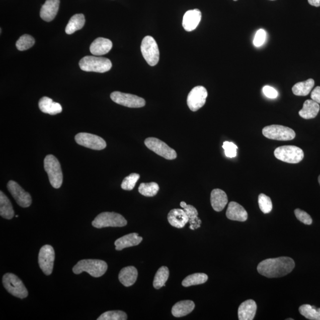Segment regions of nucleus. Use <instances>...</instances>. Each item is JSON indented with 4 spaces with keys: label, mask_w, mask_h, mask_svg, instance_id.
<instances>
[{
    "label": "nucleus",
    "mask_w": 320,
    "mask_h": 320,
    "mask_svg": "<svg viewBox=\"0 0 320 320\" xmlns=\"http://www.w3.org/2000/svg\"><path fill=\"white\" fill-rule=\"evenodd\" d=\"M295 262L288 257L264 260L258 266V272L269 278H281L291 273L295 268Z\"/></svg>",
    "instance_id": "1"
},
{
    "label": "nucleus",
    "mask_w": 320,
    "mask_h": 320,
    "mask_svg": "<svg viewBox=\"0 0 320 320\" xmlns=\"http://www.w3.org/2000/svg\"><path fill=\"white\" fill-rule=\"evenodd\" d=\"M108 270V265L105 261L101 260L85 259L79 261L72 269L76 275H79L83 272L88 273L95 278L101 277L105 274Z\"/></svg>",
    "instance_id": "2"
},
{
    "label": "nucleus",
    "mask_w": 320,
    "mask_h": 320,
    "mask_svg": "<svg viewBox=\"0 0 320 320\" xmlns=\"http://www.w3.org/2000/svg\"><path fill=\"white\" fill-rule=\"evenodd\" d=\"M79 66L83 71L104 73L112 68V62L108 58L86 56L79 62Z\"/></svg>",
    "instance_id": "3"
},
{
    "label": "nucleus",
    "mask_w": 320,
    "mask_h": 320,
    "mask_svg": "<svg viewBox=\"0 0 320 320\" xmlns=\"http://www.w3.org/2000/svg\"><path fill=\"white\" fill-rule=\"evenodd\" d=\"M44 168L53 188L59 189L62 184L63 175L58 159L54 155H48L44 159Z\"/></svg>",
    "instance_id": "4"
},
{
    "label": "nucleus",
    "mask_w": 320,
    "mask_h": 320,
    "mask_svg": "<svg viewBox=\"0 0 320 320\" xmlns=\"http://www.w3.org/2000/svg\"><path fill=\"white\" fill-rule=\"evenodd\" d=\"M127 225V221L119 213L102 212L96 216L92 225L97 228L105 227H122Z\"/></svg>",
    "instance_id": "5"
},
{
    "label": "nucleus",
    "mask_w": 320,
    "mask_h": 320,
    "mask_svg": "<svg viewBox=\"0 0 320 320\" xmlns=\"http://www.w3.org/2000/svg\"><path fill=\"white\" fill-rule=\"evenodd\" d=\"M275 157L281 161L296 164L304 157L302 149L296 146L285 145L276 148L274 151Z\"/></svg>",
    "instance_id": "6"
},
{
    "label": "nucleus",
    "mask_w": 320,
    "mask_h": 320,
    "mask_svg": "<svg viewBox=\"0 0 320 320\" xmlns=\"http://www.w3.org/2000/svg\"><path fill=\"white\" fill-rule=\"evenodd\" d=\"M3 283L7 291L17 298L24 299L28 296V291L25 285L13 273H6L3 276Z\"/></svg>",
    "instance_id": "7"
},
{
    "label": "nucleus",
    "mask_w": 320,
    "mask_h": 320,
    "mask_svg": "<svg viewBox=\"0 0 320 320\" xmlns=\"http://www.w3.org/2000/svg\"><path fill=\"white\" fill-rule=\"evenodd\" d=\"M263 135L266 138L276 141H291L295 138V132L286 126L273 125L266 126L262 130Z\"/></svg>",
    "instance_id": "8"
},
{
    "label": "nucleus",
    "mask_w": 320,
    "mask_h": 320,
    "mask_svg": "<svg viewBox=\"0 0 320 320\" xmlns=\"http://www.w3.org/2000/svg\"><path fill=\"white\" fill-rule=\"evenodd\" d=\"M141 50L143 57L150 66L158 64L159 59V51L157 43L152 36H146L143 39Z\"/></svg>",
    "instance_id": "9"
},
{
    "label": "nucleus",
    "mask_w": 320,
    "mask_h": 320,
    "mask_svg": "<svg viewBox=\"0 0 320 320\" xmlns=\"http://www.w3.org/2000/svg\"><path fill=\"white\" fill-rule=\"evenodd\" d=\"M144 143L146 147L167 159L172 160L177 157L175 150L170 147L168 144L159 139L148 138L145 139Z\"/></svg>",
    "instance_id": "10"
},
{
    "label": "nucleus",
    "mask_w": 320,
    "mask_h": 320,
    "mask_svg": "<svg viewBox=\"0 0 320 320\" xmlns=\"http://www.w3.org/2000/svg\"><path fill=\"white\" fill-rule=\"evenodd\" d=\"M111 98L117 104L130 108H142L145 105V101L144 99L128 93L114 92L111 93Z\"/></svg>",
    "instance_id": "11"
},
{
    "label": "nucleus",
    "mask_w": 320,
    "mask_h": 320,
    "mask_svg": "<svg viewBox=\"0 0 320 320\" xmlns=\"http://www.w3.org/2000/svg\"><path fill=\"white\" fill-rule=\"evenodd\" d=\"M55 251L51 246H43L40 250L38 262L40 268L46 275H50L53 271L55 261Z\"/></svg>",
    "instance_id": "12"
},
{
    "label": "nucleus",
    "mask_w": 320,
    "mask_h": 320,
    "mask_svg": "<svg viewBox=\"0 0 320 320\" xmlns=\"http://www.w3.org/2000/svg\"><path fill=\"white\" fill-rule=\"evenodd\" d=\"M207 97L208 92L204 87H195L189 93L187 99L189 109L193 112L198 111L205 105Z\"/></svg>",
    "instance_id": "13"
},
{
    "label": "nucleus",
    "mask_w": 320,
    "mask_h": 320,
    "mask_svg": "<svg viewBox=\"0 0 320 320\" xmlns=\"http://www.w3.org/2000/svg\"><path fill=\"white\" fill-rule=\"evenodd\" d=\"M75 140L79 145L92 149L102 150L106 147V142L104 139L91 133H79L75 135Z\"/></svg>",
    "instance_id": "14"
},
{
    "label": "nucleus",
    "mask_w": 320,
    "mask_h": 320,
    "mask_svg": "<svg viewBox=\"0 0 320 320\" xmlns=\"http://www.w3.org/2000/svg\"><path fill=\"white\" fill-rule=\"evenodd\" d=\"M8 189L19 206L28 208L32 204V197L18 183L11 181L8 183Z\"/></svg>",
    "instance_id": "15"
},
{
    "label": "nucleus",
    "mask_w": 320,
    "mask_h": 320,
    "mask_svg": "<svg viewBox=\"0 0 320 320\" xmlns=\"http://www.w3.org/2000/svg\"><path fill=\"white\" fill-rule=\"evenodd\" d=\"M202 13L198 9L186 12L183 16L182 25L185 31L191 32L197 28L201 21Z\"/></svg>",
    "instance_id": "16"
},
{
    "label": "nucleus",
    "mask_w": 320,
    "mask_h": 320,
    "mask_svg": "<svg viewBox=\"0 0 320 320\" xmlns=\"http://www.w3.org/2000/svg\"><path fill=\"white\" fill-rule=\"evenodd\" d=\"M226 216L230 220L239 222H245L248 218V212L246 209L235 202L229 203Z\"/></svg>",
    "instance_id": "17"
},
{
    "label": "nucleus",
    "mask_w": 320,
    "mask_h": 320,
    "mask_svg": "<svg viewBox=\"0 0 320 320\" xmlns=\"http://www.w3.org/2000/svg\"><path fill=\"white\" fill-rule=\"evenodd\" d=\"M59 3V0H46L40 12L42 19L48 22L53 21L57 15Z\"/></svg>",
    "instance_id": "18"
},
{
    "label": "nucleus",
    "mask_w": 320,
    "mask_h": 320,
    "mask_svg": "<svg viewBox=\"0 0 320 320\" xmlns=\"http://www.w3.org/2000/svg\"><path fill=\"white\" fill-rule=\"evenodd\" d=\"M168 221L172 226L178 228H182L189 221L188 215L182 209H173L168 214Z\"/></svg>",
    "instance_id": "19"
},
{
    "label": "nucleus",
    "mask_w": 320,
    "mask_h": 320,
    "mask_svg": "<svg viewBox=\"0 0 320 320\" xmlns=\"http://www.w3.org/2000/svg\"><path fill=\"white\" fill-rule=\"evenodd\" d=\"M113 47L111 40L104 38H98L93 42L90 51L93 55L101 56L108 53Z\"/></svg>",
    "instance_id": "20"
},
{
    "label": "nucleus",
    "mask_w": 320,
    "mask_h": 320,
    "mask_svg": "<svg viewBox=\"0 0 320 320\" xmlns=\"http://www.w3.org/2000/svg\"><path fill=\"white\" fill-rule=\"evenodd\" d=\"M257 311L256 302L253 299H248L242 303L238 310L239 320H252L254 319Z\"/></svg>",
    "instance_id": "21"
},
{
    "label": "nucleus",
    "mask_w": 320,
    "mask_h": 320,
    "mask_svg": "<svg viewBox=\"0 0 320 320\" xmlns=\"http://www.w3.org/2000/svg\"><path fill=\"white\" fill-rule=\"evenodd\" d=\"M142 241V237L139 236L137 233H131L116 240L115 245L116 250L118 251H122L125 248L138 246Z\"/></svg>",
    "instance_id": "22"
},
{
    "label": "nucleus",
    "mask_w": 320,
    "mask_h": 320,
    "mask_svg": "<svg viewBox=\"0 0 320 320\" xmlns=\"http://www.w3.org/2000/svg\"><path fill=\"white\" fill-rule=\"evenodd\" d=\"M212 207L216 212H221L228 203V197L225 192L219 189H213L211 194Z\"/></svg>",
    "instance_id": "23"
},
{
    "label": "nucleus",
    "mask_w": 320,
    "mask_h": 320,
    "mask_svg": "<svg viewBox=\"0 0 320 320\" xmlns=\"http://www.w3.org/2000/svg\"><path fill=\"white\" fill-rule=\"evenodd\" d=\"M137 278V269L133 266H128L123 268L119 274L120 282L126 287L134 284Z\"/></svg>",
    "instance_id": "24"
},
{
    "label": "nucleus",
    "mask_w": 320,
    "mask_h": 320,
    "mask_svg": "<svg viewBox=\"0 0 320 320\" xmlns=\"http://www.w3.org/2000/svg\"><path fill=\"white\" fill-rule=\"evenodd\" d=\"M39 108L43 113L51 115L58 114L62 111L61 105L58 103L53 102L48 97H43L40 99Z\"/></svg>",
    "instance_id": "25"
},
{
    "label": "nucleus",
    "mask_w": 320,
    "mask_h": 320,
    "mask_svg": "<svg viewBox=\"0 0 320 320\" xmlns=\"http://www.w3.org/2000/svg\"><path fill=\"white\" fill-rule=\"evenodd\" d=\"M195 307V303L191 300H185L176 303L173 306L172 312L175 317H182L188 315Z\"/></svg>",
    "instance_id": "26"
},
{
    "label": "nucleus",
    "mask_w": 320,
    "mask_h": 320,
    "mask_svg": "<svg viewBox=\"0 0 320 320\" xmlns=\"http://www.w3.org/2000/svg\"><path fill=\"white\" fill-rule=\"evenodd\" d=\"M319 111V105L318 103L312 100L306 101L303 108L299 112V115L305 119L315 118Z\"/></svg>",
    "instance_id": "27"
},
{
    "label": "nucleus",
    "mask_w": 320,
    "mask_h": 320,
    "mask_svg": "<svg viewBox=\"0 0 320 320\" xmlns=\"http://www.w3.org/2000/svg\"><path fill=\"white\" fill-rule=\"evenodd\" d=\"M0 215L7 219H11L15 216L11 201L2 191L0 192Z\"/></svg>",
    "instance_id": "28"
},
{
    "label": "nucleus",
    "mask_w": 320,
    "mask_h": 320,
    "mask_svg": "<svg viewBox=\"0 0 320 320\" xmlns=\"http://www.w3.org/2000/svg\"><path fill=\"white\" fill-rule=\"evenodd\" d=\"M85 17L83 14H76L70 19L65 28L66 34L71 35L78 30L82 29L85 25Z\"/></svg>",
    "instance_id": "29"
},
{
    "label": "nucleus",
    "mask_w": 320,
    "mask_h": 320,
    "mask_svg": "<svg viewBox=\"0 0 320 320\" xmlns=\"http://www.w3.org/2000/svg\"><path fill=\"white\" fill-rule=\"evenodd\" d=\"M315 84L314 80L310 78L305 82L296 83L292 88L293 94L298 96H305L311 92Z\"/></svg>",
    "instance_id": "30"
},
{
    "label": "nucleus",
    "mask_w": 320,
    "mask_h": 320,
    "mask_svg": "<svg viewBox=\"0 0 320 320\" xmlns=\"http://www.w3.org/2000/svg\"><path fill=\"white\" fill-rule=\"evenodd\" d=\"M188 215L190 222V228L194 230L197 229L201 226L202 223L201 220L198 217V212L194 206L186 204L184 208H183Z\"/></svg>",
    "instance_id": "31"
},
{
    "label": "nucleus",
    "mask_w": 320,
    "mask_h": 320,
    "mask_svg": "<svg viewBox=\"0 0 320 320\" xmlns=\"http://www.w3.org/2000/svg\"><path fill=\"white\" fill-rule=\"evenodd\" d=\"M208 276L205 273H194L187 276L182 282V285L185 287L189 286L203 284L208 281Z\"/></svg>",
    "instance_id": "32"
},
{
    "label": "nucleus",
    "mask_w": 320,
    "mask_h": 320,
    "mask_svg": "<svg viewBox=\"0 0 320 320\" xmlns=\"http://www.w3.org/2000/svg\"><path fill=\"white\" fill-rule=\"evenodd\" d=\"M169 273L168 267L162 266L158 270L156 273L154 282H153V286H154V288L159 289L163 286H166V282L169 277Z\"/></svg>",
    "instance_id": "33"
},
{
    "label": "nucleus",
    "mask_w": 320,
    "mask_h": 320,
    "mask_svg": "<svg viewBox=\"0 0 320 320\" xmlns=\"http://www.w3.org/2000/svg\"><path fill=\"white\" fill-rule=\"evenodd\" d=\"M300 314L311 320H320V308L309 304L302 305L299 308Z\"/></svg>",
    "instance_id": "34"
},
{
    "label": "nucleus",
    "mask_w": 320,
    "mask_h": 320,
    "mask_svg": "<svg viewBox=\"0 0 320 320\" xmlns=\"http://www.w3.org/2000/svg\"><path fill=\"white\" fill-rule=\"evenodd\" d=\"M159 189V186L156 183H142L139 186L138 191L143 196L152 197L157 194Z\"/></svg>",
    "instance_id": "35"
},
{
    "label": "nucleus",
    "mask_w": 320,
    "mask_h": 320,
    "mask_svg": "<svg viewBox=\"0 0 320 320\" xmlns=\"http://www.w3.org/2000/svg\"><path fill=\"white\" fill-rule=\"evenodd\" d=\"M35 40L32 36L23 35L16 42V47L19 51H23L28 50L34 45Z\"/></svg>",
    "instance_id": "36"
},
{
    "label": "nucleus",
    "mask_w": 320,
    "mask_h": 320,
    "mask_svg": "<svg viewBox=\"0 0 320 320\" xmlns=\"http://www.w3.org/2000/svg\"><path fill=\"white\" fill-rule=\"evenodd\" d=\"M127 315L122 311H109L102 314L98 320H126L128 319Z\"/></svg>",
    "instance_id": "37"
},
{
    "label": "nucleus",
    "mask_w": 320,
    "mask_h": 320,
    "mask_svg": "<svg viewBox=\"0 0 320 320\" xmlns=\"http://www.w3.org/2000/svg\"><path fill=\"white\" fill-rule=\"evenodd\" d=\"M140 178L137 173H132L123 179L121 184V188L125 191H132L135 188L136 183Z\"/></svg>",
    "instance_id": "38"
},
{
    "label": "nucleus",
    "mask_w": 320,
    "mask_h": 320,
    "mask_svg": "<svg viewBox=\"0 0 320 320\" xmlns=\"http://www.w3.org/2000/svg\"><path fill=\"white\" fill-rule=\"evenodd\" d=\"M258 202L259 208L263 213H269L272 211L273 205L269 196L261 193L259 196Z\"/></svg>",
    "instance_id": "39"
},
{
    "label": "nucleus",
    "mask_w": 320,
    "mask_h": 320,
    "mask_svg": "<svg viewBox=\"0 0 320 320\" xmlns=\"http://www.w3.org/2000/svg\"><path fill=\"white\" fill-rule=\"evenodd\" d=\"M223 149H224L225 154L227 157L234 158L236 155V149L238 147L233 142L225 141L222 145Z\"/></svg>",
    "instance_id": "40"
},
{
    "label": "nucleus",
    "mask_w": 320,
    "mask_h": 320,
    "mask_svg": "<svg viewBox=\"0 0 320 320\" xmlns=\"http://www.w3.org/2000/svg\"><path fill=\"white\" fill-rule=\"evenodd\" d=\"M294 212L296 218L299 221L304 223L306 225H311L312 224V219L308 213L300 209H296Z\"/></svg>",
    "instance_id": "41"
},
{
    "label": "nucleus",
    "mask_w": 320,
    "mask_h": 320,
    "mask_svg": "<svg viewBox=\"0 0 320 320\" xmlns=\"http://www.w3.org/2000/svg\"><path fill=\"white\" fill-rule=\"evenodd\" d=\"M266 38V32L264 29H259L258 32H256L254 40H253V43L256 47H260L265 42Z\"/></svg>",
    "instance_id": "42"
},
{
    "label": "nucleus",
    "mask_w": 320,
    "mask_h": 320,
    "mask_svg": "<svg viewBox=\"0 0 320 320\" xmlns=\"http://www.w3.org/2000/svg\"><path fill=\"white\" fill-rule=\"evenodd\" d=\"M264 95L269 99H275L278 96V93L276 90L269 86H266L263 88Z\"/></svg>",
    "instance_id": "43"
},
{
    "label": "nucleus",
    "mask_w": 320,
    "mask_h": 320,
    "mask_svg": "<svg viewBox=\"0 0 320 320\" xmlns=\"http://www.w3.org/2000/svg\"><path fill=\"white\" fill-rule=\"evenodd\" d=\"M311 98L312 101H315L316 103H318V104H320V87H316L314 90H313L311 95Z\"/></svg>",
    "instance_id": "44"
},
{
    "label": "nucleus",
    "mask_w": 320,
    "mask_h": 320,
    "mask_svg": "<svg viewBox=\"0 0 320 320\" xmlns=\"http://www.w3.org/2000/svg\"><path fill=\"white\" fill-rule=\"evenodd\" d=\"M309 4L312 6L318 7L320 6V0H308Z\"/></svg>",
    "instance_id": "45"
},
{
    "label": "nucleus",
    "mask_w": 320,
    "mask_h": 320,
    "mask_svg": "<svg viewBox=\"0 0 320 320\" xmlns=\"http://www.w3.org/2000/svg\"><path fill=\"white\" fill-rule=\"evenodd\" d=\"M318 182H319V184L320 185V175L318 177Z\"/></svg>",
    "instance_id": "46"
},
{
    "label": "nucleus",
    "mask_w": 320,
    "mask_h": 320,
    "mask_svg": "<svg viewBox=\"0 0 320 320\" xmlns=\"http://www.w3.org/2000/svg\"><path fill=\"white\" fill-rule=\"evenodd\" d=\"M286 320H293V318H288V319H286Z\"/></svg>",
    "instance_id": "47"
},
{
    "label": "nucleus",
    "mask_w": 320,
    "mask_h": 320,
    "mask_svg": "<svg viewBox=\"0 0 320 320\" xmlns=\"http://www.w3.org/2000/svg\"><path fill=\"white\" fill-rule=\"evenodd\" d=\"M234 1H237V0H234Z\"/></svg>",
    "instance_id": "48"
}]
</instances>
